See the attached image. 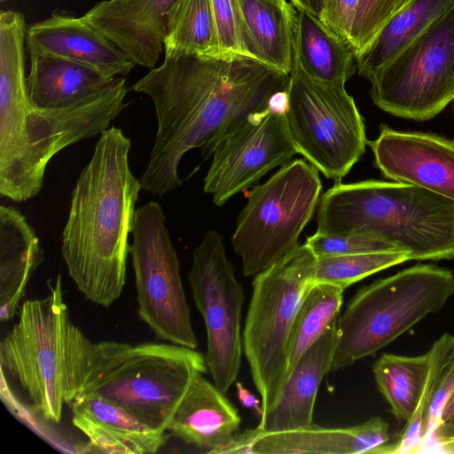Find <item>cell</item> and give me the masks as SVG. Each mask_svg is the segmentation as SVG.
I'll list each match as a JSON object with an SVG mask.
<instances>
[{"label":"cell","mask_w":454,"mask_h":454,"mask_svg":"<svg viewBox=\"0 0 454 454\" xmlns=\"http://www.w3.org/2000/svg\"><path fill=\"white\" fill-rule=\"evenodd\" d=\"M203 374L195 378L178 404L167 431L203 453L222 454L237 434V409Z\"/></svg>","instance_id":"19"},{"label":"cell","mask_w":454,"mask_h":454,"mask_svg":"<svg viewBox=\"0 0 454 454\" xmlns=\"http://www.w3.org/2000/svg\"><path fill=\"white\" fill-rule=\"evenodd\" d=\"M289 75L241 55L165 58L132 86L152 99L157 118L139 178L142 190L160 198L180 187L184 155L202 147L207 160L225 136L266 112L273 96L287 90Z\"/></svg>","instance_id":"1"},{"label":"cell","mask_w":454,"mask_h":454,"mask_svg":"<svg viewBox=\"0 0 454 454\" xmlns=\"http://www.w3.org/2000/svg\"><path fill=\"white\" fill-rule=\"evenodd\" d=\"M126 79L114 78L104 89L69 106L43 109L30 102L0 116V195L16 202L35 197L46 168L64 148L100 135L128 106Z\"/></svg>","instance_id":"6"},{"label":"cell","mask_w":454,"mask_h":454,"mask_svg":"<svg viewBox=\"0 0 454 454\" xmlns=\"http://www.w3.org/2000/svg\"><path fill=\"white\" fill-rule=\"evenodd\" d=\"M438 452L454 454V442L435 446Z\"/></svg>","instance_id":"39"},{"label":"cell","mask_w":454,"mask_h":454,"mask_svg":"<svg viewBox=\"0 0 454 454\" xmlns=\"http://www.w3.org/2000/svg\"><path fill=\"white\" fill-rule=\"evenodd\" d=\"M337 320L304 353L289 373L275 406L264 414L257 427L263 433L307 428L320 384L330 372L338 338Z\"/></svg>","instance_id":"20"},{"label":"cell","mask_w":454,"mask_h":454,"mask_svg":"<svg viewBox=\"0 0 454 454\" xmlns=\"http://www.w3.org/2000/svg\"><path fill=\"white\" fill-rule=\"evenodd\" d=\"M253 58L290 74L296 11L286 0H238Z\"/></svg>","instance_id":"23"},{"label":"cell","mask_w":454,"mask_h":454,"mask_svg":"<svg viewBox=\"0 0 454 454\" xmlns=\"http://www.w3.org/2000/svg\"><path fill=\"white\" fill-rule=\"evenodd\" d=\"M431 350L433 362L422 424L424 446L436 428L444 402L454 387V335L444 333Z\"/></svg>","instance_id":"31"},{"label":"cell","mask_w":454,"mask_h":454,"mask_svg":"<svg viewBox=\"0 0 454 454\" xmlns=\"http://www.w3.org/2000/svg\"><path fill=\"white\" fill-rule=\"evenodd\" d=\"M369 81L373 103L388 114L415 121L440 114L454 99V8Z\"/></svg>","instance_id":"11"},{"label":"cell","mask_w":454,"mask_h":454,"mask_svg":"<svg viewBox=\"0 0 454 454\" xmlns=\"http://www.w3.org/2000/svg\"><path fill=\"white\" fill-rule=\"evenodd\" d=\"M27 92L30 104L53 109L69 106L110 84V78L88 66L51 55L30 56Z\"/></svg>","instance_id":"24"},{"label":"cell","mask_w":454,"mask_h":454,"mask_svg":"<svg viewBox=\"0 0 454 454\" xmlns=\"http://www.w3.org/2000/svg\"><path fill=\"white\" fill-rule=\"evenodd\" d=\"M220 54L252 57L238 0H211Z\"/></svg>","instance_id":"34"},{"label":"cell","mask_w":454,"mask_h":454,"mask_svg":"<svg viewBox=\"0 0 454 454\" xmlns=\"http://www.w3.org/2000/svg\"><path fill=\"white\" fill-rule=\"evenodd\" d=\"M131 238L129 254L140 318L160 339L196 349L179 259L160 203L149 201L137 208Z\"/></svg>","instance_id":"12"},{"label":"cell","mask_w":454,"mask_h":454,"mask_svg":"<svg viewBox=\"0 0 454 454\" xmlns=\"http://www.w3.org/2000/svg\"><path fill=\"white\" fill-rule=\"evenodd\" d=\"M409 0H359L349 35L355 57Z\"/></svg>","instance_id":"32"},{"label":"cell","mask_w":454,"mask_h":454,"mask_svg":"<svg viewBox=\"0 0 454 454\" xmlns=\"http://www.w3.org/2000/svg\"><path fill=\"white\" fill-rule=\"evenodd\" d=\"M321 190L317 169L297 159L248 193L231 238L245 276L263 271L299 246Z\"/></svg>","instance_id":"9"},{"label":"cell","mask_w":454,"mask_h":454,"mask_svg":"<svg viewBox=\"0 0 454 454\" xmlns=\"http://www.w3.org/2000/svg\"><path fill=\"white\" fill-rule=\"evenodd\" d=\"M297 153L286 114L270 108L250 118L215 146L204 178V192L216 206L255 184L276 167H283Z\"/></svg>","instance_id":"14"},{"label":"cell","mask_w":454,"mask_h":454,"mask_svg":"<svg viewBox=\"0 0 454 454\" xmlns=\"http://www.w3.org/2000/svg\"><path fill=\"white\" fill-rule=\"evenodd\" d=\"M294 60L314 80L344 84L356 70L350 46L317 16L296 10Z\"/></svg>","instance_id":"25"},{"label":"cell","mask_w":454,"mask_h":454,"mask_svg":"<svg viewBox=\"0 0 454 454\" xmlns=\"http://www.w3.org/2000/svg\"><path fill=\"white\" fill-rule=\"evenodd\" d=\"M305 244L317 257L402 251L380 239L361 233L327 234L317 231L307 238Z\"/></svg>","instance_id":"33"},{"label":"cell","mask_w":454,"mask_h":454,"mask_svg":"<svg viewBox=\"0 0 454 454\" xmlns=\"http://www.w3.org/2000/svg\"><path fill=\"white\" fill-rule=\"evenodd\" d=\"M454 8V0H409L356 59L368 80L439 18Z\"/></svg>","instance_id":"26"},{"label":"cell","mask_w":454,"mask_h":454,"mask_svg":"<svg viewBox=\"0 0 454 454\" xmlns=\"http://www.w3.org/2000/svg\"><path fill=\"white\" fill-rule=\"evenodd\" d=\"M344 291L333 284L315 282L304 296L291 339L287 377L304 353L339 317Z\"/></svg>","instance_id":"29"},{"label":"cell","mask_w":454,"mask_h":454,"mask_svg":"<svg viewBox=\"0 0 454 454\" xmlns=\"http://www.w3.org/2000/svg\"><path fill=\"white\" fill-rule=\"evenodd\" d=\"M163 47L168 59L220 54L211 0H176L168 16Z\"/></svg>","instance_id":"28"},{"label":"cell","mask_w":454,"mask_h":454,"mask_svg":"<svg viewBox=\"0 0 454 454\" xmlns=\"http://www.w3.org/2000/svg\"><path fill=\"white\" fill-rule=\"evenodd\" d=\"M69 406L74 426L89 440V452L149 454L166 442V432L151 427L100 396L81 393Z\"/></svg>","instance_id":"18"},{"label":"cell","mask_w":454,"mask_h":454,"mask_svg":"<svg viewBox=\"0 0 454 454\" xmlns=\"http://www.w3.org/2000/svg\"><path fill=\"white\" fill-rule=\"evenodd\" d=\"M359 0H323L319 20L348 45Z\"/></svg>","instance_id":"35"},{"label":"cell","mask_w":454,"mask_h":454,"mask_svg":"<svg viewBox=\"0 0 454 454\" xmlns=\"http://www.w3.org/2000/svg\"><path fill=\"white\" fill-rule=\"evenodd\" d=\"M5 0H1V2H4Z\"/></svg>","instance_id":"40"},{"label":"cell","mask_w":454,"mask_h":454,"mask_svg":"<svg viewBox=\"0 0 454 454\" xmlns=\"http://www.w3.org/2000/svg\"><path fill=\"white\" fill-rule=\"evenodd\" d=\"M130 139L117 127L100 134L72 191L61 255L78 290L110 307L121 295L136 204L142 189L129 166Z\"/></svg>","instance_id":"2"},{"label":"cell","mask_w":454,"mask_h":454,"mask_svg":"<svg viewBox=\"0 0 454 454\" xmlns=\"http://www.w3.org/2000/svg\"><path fill=\"white\" fill-rule=\"evenodd\" d=\"M43 260L39 239L26 217L12 206L0 207V319L11 320L26 286Z\"/></svg>","instance_id":"22"},{"label":"cell","mask_w":454,"mask_h":454,"mask_svg":"<svg viewBox=\"0 0 454 454\" xmlns=\"http://www.w3.org/2000/svg\"><path fill=\"white\" fill-rule=\"evenodd\" d=\"M207 372L204 355L174 343L93 342L83 333L77 343L78 394L108 400L162 432L192 381Z\"/></svg>","instance_id":"4"},{"label":"cell","mask_w":454,"mask_h":454,"mask_svg":"<svg viewBox=\"0 0 454 454\" xmlns=\"http://www.w3.org/2000/svg\"><path fill=\"white\" fill-rule=\"evenodd\" d=\"M296 10H304L319 18L323 0H290Z\"/></svg>","instance_id":"38"},{"label":"cell","mask_w":454,"mask_h":454,"mask_svg":"<svg viewBox=\"0 0 454 454\" xmlns=\"http://www.w3.org/2000/svg\"><path fill=\"white\" fill-rule=\"evenodd\" d=\"M432 351L416 356L383 354L374 364L376 385L400 422L415 412L427 386Z\"/></svg>","instance_id":"27"},{"label":"cell","mask_w":454,"mask_h":454,"mask_svg":"<svg viewBox=\"0 0 454 454\" xmlns=\"http://www.w3.org/2000/svg\"><path fill=\"white\" fill-rule=\"evenodd\" d=\"M454 294V274L434 264H416L358 289L337 321L330 372L374 355Z\"/></svg>","instance_id":"7"},{"label":"cell","mask_w":454,"mask_h":454,"mask_svg":"<svg viewBox=\"0 0 454 454\" xmlns=\"http://www.w3.org/2000/svg\"><path fill=\"white\" fill-rule=\"evenodd\" d=\"M176 0H104L82 20L135 64L153 68L162 52L168 16Z\"/></svg>","instance_id":"16"},{"label":"cell","mask_w":454,"mask_h":454,"mask_svg":"<svg viewBox=\"0 0 454 454\" xmlns=\"http://www.w3.org/2000/svg\"><path fill=\"white\" fill-rule=\"evenodd\" d=\"M317 209L318 232L371 235L407 252L411 260H454V201L419 186L336 181Z\"/></svg>","instance_id":"3"},{"label":"cell","mask_w":454,"mask_h":454,"mask_svg":"<svg viewBox=\"0 0 454 454\" xmlns=\"http://www.w3.org/2000/svg\"><path fill=\"white\" fill-rule=\"evenodd\" d=\"M235 386L237 396L240 403L248 409L254 410L262 418L263 415L262 400L256 398L241 382H235Z\"/></svg>","instance_id":"37"},{"label":"cell","mask_w":454,"mask_h":454,"mask_svg":"<svg viewBox=\"0 0 454 454\" xmlns=\"http://www.w3.org/2000/svg\"><path fill=\"white\" fill-rule=\"evenodd\" d=\"M286 118L296 149L327 178L340 181L365 151L364 122L344 84L319 82L294 60Z\"/></svg>","instance_id":"10"},{"label":"cell","mask_w":454,"mask_h":454,"mask_svg":"<svg viewBox=\"0 0 454 454\" xmlns=\"http://www.w3.org/2000/svg\"><path fill=\"white\" fill-rule=\"evenodd\" d=\"M188 281L206 326L207 371L214 384L226 393L241 364L245 293L218 232L208 231L194 248Z\"/></svg>","instance_id":"13"},{"label":"cell","mask_w":454,"mask_h":454,"mask_svg":"<svg viewBox=\"0 0 454 454\" xmlns=\"http://www.w3.org/2000/svg\"><path fill=\"white\" fill-rule=\"evenodd\" d=\"M316 263L311 249L299 245L253 280L242 333L243 353L261 395L263 415L277 403L287 379L294 324L303 298L315 283Z\"/></svg>","instance_id":"8"},{"label":"cell","mask_w":454,"mask_h":454,"mask_svg":"<svg viewBox=\"0 0 454 454\" xmlns=\"http://www.w3.org/2000/svg\"><path fill=\"white\" fill-rule=\"evenodd\" d=\"M429 441L434 446L454 442V387L444 402L437 427Z\"/></svg>","instance_id":"36"},{"label":"cell","mask_w":454,"mask_h":454,"mask_svg":"<svg viewBox=\"0 0 454 454\" xmlns=\"http://www.w3.org/2000/svg\"><path fill=\"white\" fill-rule=\"evenodd\" d=\"M258 433L252 454H358L371 453L389 442L388 424L380 417L348 427L307 428Z\"/></svg>","instance_id":"21"},{"label":"cell","mask_w":454,"mask_h":454,"mask_svg":"<svg viewBox=\"0 0 454 454\" xmlns=\"http://www.w3.org/2000/svg\"><path fill=\"white\" fill-rule=\"evenodd\" d=\"M82 333L69 317L59 275L45 297L22 304L18 321L1 340L2 379L49 422L59 423L64 406L78 395L75 356Z\"/></svg>","instance_id":"5"},{"label":"cell","mask_w":454,"mask_h":454,"mask_svg":"<svg viewBox=\"0 0 454 454\" xmlns=\"http://www.w3.org/2000/svg\"><path fill=\"white\" fill-rule=\"evenodd\" d=\"M367 144L385 177L419 186L454 201V140L434 133L396 130L382 124L377 138Z\"/></svg>","instance_id":"15"},{"label":"cell","mask_w":454,"mask_h":454,"mask_svg":"<svg viewBox=\"0 0 454 454\" xmlns=\"http://www.w3.org/2000/svg\"><path fill=\"white\" fill-rule=\"evenodd\" d=\"M404 251L371 252L317 257L315 282H325L343 290L389 267L410 261Z\"/></svg>","instance_id":"30"},{"label":"cell","mask_w":454,"mask_h":454,"mask_svg":"<svg viewBox=\"0 0 454 454\" xmlns=\"http://www.w3.org/2000/svg\"><path fill=\"white\" fill-rule=\"evenodd\" d=\"M26 44L29 56L66 59L92 67L110 78L126 76L135 66L123 51L82 17L53 13L27 28Z\"/></svg>","instance_id":"17"}]
</instances>
